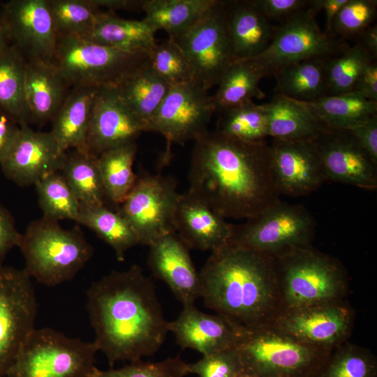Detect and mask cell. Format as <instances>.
Wrapping results in <instances>:
<instances>
[{
  "label": "cell",
  "instance_id": "cell-1",
  "mask_svg": "<svg viewBox=\"0 0 377 377\" xmlns=\"http://www.w3.org/2000/svg\"><path fill=\"white\" fill-rule=\"evenodd\" d=\"M189 191L226 219L248 220L280 200L269 145L207 131L194 141Z\"/></svg>",
  "mask_w": 377,
  "mask_h": 377
},
{
  "label": "cell",
  "instance_id": "cell-2",
  "mask_svg": "<svg viewBox=\"0 0 377 377\" xmlns=\"http://www.w3.org/2000/svg\"><path fill=\"white\" fill-rule=\"evenodd\" d=\"M87 309L98 351L110 368L155 354L169 332L155 286L138 265L113 270L87 290Z\"/></svg>",
  "mask_w": 377,
  "mask_h": 377
},
{
  "label": "cell",
  "instance_id": "cell-3",
  "mask_svg": "<svg viewBox=\"0 0 377 377\" xmlns=\"http://www.w3.org/2000/svg\"><path fill=\"white\" fill-rule=\"evenodd\" d=\"M205 306L242 330L271 325L281 313L274 258L228 243L199 272Z\"/></svg>",
  "mask_w": 377,
  "mask_h": 377
},
{
  "label": "cell",
  "instance_id": "cell-4",
  "mask_svg": "<svg viewBox=\"0 0 377 377\" xmlns=\"http://www.w3.org/2000/svg\"><path fill=\"white\" fill-rule=\"evenodd\" d=\"M274 258L281 312L346 300L348 273L335 257L311 245Z\"/></svg>",
  "mask_w": 377,
  "mask_h": 377
},
{
  "label": "cell",
  "instance_id": "cell-5",
  "mask_svg": "<svg viewBox=\"0 0 377 377\" xmlns=\"http://www.w3.org/2000/svg\"><path fill=\"white\" fill-rule=\"evenodd\" d=\"M31 278L46 286L73 279L91 259L93 246L78 226L64 229L44 217L31 221L17 244Z\"/></svg>",
  "mask_w": 377,
  "mask_h": 377
},
{
  "label": "cell",
  "instance_id": "cell-6",
  "mask_svg": "<svg viewBox=\"0 0 377 377\" xmlns=\"http://www.w3.org/2000/svg\"><path fill=\"white\" fill-rule=\"evenodd\" d=\"M235 348L243 368L260 377H316L333 350L303 343L272 325L243 330Z\"/></svg>",
  "mask_w": 377,
  "mask_h": 377
},
{
  "label": "cell",
  "instance_id": "cell-7",
  "mask_svg": "<svg viewBox=\"0 0 377 377\" xmlns=\"http://www.w3.org/2000/svg\"><path fill=\"white\" fill-rule=\"evenodd\" d=\"M71 88L116 87L149 62V53L131 52L83 38L58 36L51 61Z\"/></svg>",
  "mask_w": 377,
  "mask_h": 377
},
{
  "label": "cell",
  "instance_id": "cell-8",
  "mask_svg": "<svg viewBox=\"0 0 377 377\" xmlns=\"http://www.w3.org/2000/svg\"><path fill=\"white\" fill-rule=\"evenodd\" d=\"M94 341L71 338L54 329L34 328L6 377H89L96 369Z\"/></svg>",
  "mask_w": 377,
  "mask_h": 377
},
{
  "label": "cell",
  "instance_id": "cell-9",
  "mask_svg": "<svg viewBox=\"0 0 377 377\" xmlns=\"http://www.w3.org/2000/svg\"><path fill=\"white\" fill-rule=\"evenodd\" d=\"M316 222L303 205L279 200L254 218L232 226L229 243L272 257L312 245Z\"/></svg>",
  "mask_w": 377,
  "mask_h": 377
},
{
  "label": "cell",
  "instance_id": "cell-10",
  "mask_svg": "<svg viewBox=\"0 0 377 377\" xmlns=\"http://www.w3.org/2000/svg\"><path fill=\"white\" fill-rule=\"evenodd\" d=\"M309 7L276 26L268 47L249 59L267 75L290 64L313 58H329L341 54L349 45L346 40L323 31Z\"/></svg>",
  "mask_w": 377,
  "mask_h": 377
},
{
  "label": "cell",
  "instance_id": "cell-11",
  "mask_svg": "<svg viewBox=\"0 0 377 377\" xmlns=\"http://www.w3.org/2000/svg\"><path fill=\"white\" fill-rule=\"evenodd\" d=\"M173 39L189 64L193 81L207 90L217 85L237 60L227 25L226 1L216 0L196 24Z\"/></svg>",
  "mask_w": 377,
  "mask_h": 377
},
{
  "label": "cell",
  "instance_id": "cell-12",
  "mask_svg": "<svg viewBox=\"0 0 377 377\" xmlns=\"http://www.w3.org/2000/svg\"><path fill=\"white\" fill-rule=\"evenodd\" d=\"M177 181L162 175L137 177L117 212L135 232L139 244L149 246L175 230V214L180 194Z\"/></svg>",
  "mask_w": 377,
  "mask_h": 377
},
{
  "label": "cell",
  "instance_id": "cell-13",
  "mask_svg": "<svg viewBox=\"0 0 377 377\" xmlns=\"http://www.w3.org/2000/svg\"><path fill=\"white\" fill-rule=\"evenodd\" d=\"M24 269L0 266V377H6L34 328L37 301Z\"/></svg>",
  "mask_w": 377,
  "mask_h": 377
},
{
  "label": "cell",
  "instance_id": "cell-14",
  "mask_svg": "<svg viewBox=\"0 0 377 377\" xmlns=\"http://www.w3.org/2000/svg\"><path fill=\"white\" fill-rule=\"evenodd\" d=\"M215 112L212 96L196 82L170 85L149 122L147 132L158 133L168 142L184 145L208 131Z\"/></svg>",
  "mask_w": 377,
  "mask_h": 377
},
{
  "label": "cell",
  "instance_id": "cell-15",
  "mask_svg": "<svg viewBox=\"0 0 377 377\" xmlns=\"http://www.w3.org/2000/svg\"><path fill=\"white\" fill-rule=\"evenodd\" d=\"M355 314L343 300L282 311L271 325L306 344L334 349L350 336Z\"/></svg>",
  "mask_w": 377,
  "mask_h": 377
},
{
  "label": "cell",
  "instance_id": "cell-16",
  "mask_svg": "<svg viewBox=\"0 0 377 377\" xmlns=\"http://www.w3.org/2000/svg\"><path fill=\"white\" fill-rule=\"evenodd\" d=\"M327 181L367 190L377 188V162L350 130L327 128L312 140Z\"/></svg>",
  "mask_w": 377,
  "mask_h": 377
},
{
  "label": "cell",
  "instance_id": "cell-17",
  "mask_svg": "<svg viewBox=\"0 0 377 377\" xmlns=\"http://www.w3.org/2000/svg\"><path fill=\"white\" fill-rule=\"evenodd\" d=\"M0 13L12 45L26 61H52L58 34L47 0H10Z\"/></svg>",
  "mask_w": 377,
  "mask_h": 377
},
{
  "label": "cell",
  "instance_id": "cell-18",
  "mask_svg": "<svg viewBox=\"0 0 377 377\" xmlns=\"http://www.w3.org/2000/svg\"><path fill=\"white\" fill-rule=\"evenodd\" d=\"M268 145L272 173L281 195H306L327 181L312 140L272 139Z\"/></svg>",
  "mask_w": 377,
  "mask_h": 377
},
{
  "label": "cell",
  "instance_id": "cell-19",
  "mask_svg": "<svg viewBox=\"0 0 377 377\" xmlns=\"http://www.w3.org/2000/svg\"><path fill=\"white\" fill-rule=\"evenodd\" d=\"M144 132L140 122L120 96L116 87L98 89L92 105L86 149L99 156L124 144L136 142Z\"/></svg>",
  "mask_w": 377,
  "mask_h": 377
},
{
  "label": "cell",
  "instance_id": "cell-20",
  "mask_svg": "<svg viewBox=\"0 0 377 377\" xmlns=\"http://www.w3.org/2000/svg\"><path fill=\"white\" fill-rule=\"evenodd\" d=\"M64 155L50 132L36 131L22 124L0 165L7 179L25 187L34 185L47 174L59 171Z\"/></svg>",
  "mask_w": 377,
  "mask_h": 377
},
{
  "label": "cell",
  "instance_id": "cell-21",
  "mask_svg": "<svg viewBox=\"0 0 377 377\" xmlns=\"http://www.w3.org/2000/svg\"><path fill=\"white\" fill-rule=\"evenodd\" d=\"M147 258L153 276L164 281L183 306L200 297V280L189 248L176 232L163 235L149 246Z\"/></svg>",
  "mask_w": 377,
  "mask_h": 377
},
{
  "label": "cell",
  "instance_id": "cell-22",
  "mask_svg": "<svg viewBox=\"0 0 377 377\" xmlns=\"http://www.w3.org/2000/svg\"><path fill=\"white\" fill-rule=\"evenodd\" d=\"M174 225L189 249L211 252L229 243L233 226L189 191L179 195Z\"/></svg>",
  "mask_w": 377,
  "mask_h": 377
},
{
  "label": "cell",
  "instance_id": "cell-23",
  "mask_svg": "<svg viewBox=\"0 0 377 377\" xmlns=\"http://www.w3.org/2000/svg\"><path fill=\"white\" fill-rule=\"evenodd\" d=\"M183 306L179 316L168 324L169 332L182 349H193L203 356L235 347L243 330L219 315L198 310L194 304Z\"/></svg>",
  "mask_w": 377,
  "mask_h": 377
},
{
  "label": "cell",
  "instance_id": "cell-24",
  "mask_svg": "<svg viewBox=\"0 0 377 377\" xmlns=\"http://www.w3.org/2000/svg\"><path fill=\"white\" fill-rule=\"evenodd\" d=\"M71 88L52 61H27L24 97L30 123L51 121Z\"/></svg>",
  "mask_w": 377,
  "mask_h": 377
},
{
  "label": "cell",
  "instance_id": "cell-25",
  "mask_svg": "<svg viewBox=\"0 0 377 377\" xmlns=\"http://www.w3.org/2000/svg\"><path fill=\"white\" fill-rule=\"evenodd\" d=\"M227 25L237 60L253 59L269 45L276 28L250 0L226 1Z\"/></svg>",
  "mask_w": 377,
  "mask_h": 377
},
{
  "label": "cell",
  "instance_id": "cell-26",
  "mask_svg": "<svg viewBox=\"0 0 377 377\" xmlns=\"http://www.w3.org/2000/svg\"><path fill=\"white\" fill-rule=\"evenodd\" d=\"M98 90L88 87L71 88L52 118L50 133L64 153L71 149L87 150L90 114Z\"/></svg>",
  "mask_w": 377,
  "mask_h": 377
},
{
  "label": "cell",
  "instance_id": "cell-27",
  "mask_svg": "<svg viewBox=\"0 0 377 377\" xmlns=\"http://www.w3.org/2000/svg\"><path fill=\"white\" fill-rule=\"evenodd\" d=\"M263 105L272 139L312 140L327 128L302 103L281 94Z\"/></svg>",
  "mask_w": 377,
  "mask_h": 377
},
{
  "label": "cell",
  "instance_id": "cell-28",
  "mask_svg": "<svg viewBox=\"0 0 377 377\" xmlns=\"http://www.w3.org/2000/svg\"><path fill=\"white\" fill-rule=\"evenodd\" d=\"M82 38L131 52L149 53L156 44L155 33L142 20L121 18L110 11H103L93 29Z\"/></svg>",
  "mask_w": 377,
  "mask_h": 377
},
{
  "label": "cell",
  "instance_id": "cell-29",
  "mask_svg": "<svg viewBox=\"0 0 377 377\" xmlns=\"http://www.w3.org/2000/svg\"><path fill=\"white\" fill-rule=\"evenodd\" d=\"M170 87L149 62L116 86L124 103L140 122L144 132H147L149 122Z\"/></svg>",
  "mask_w": 377,
  "mask_h": 377
},
{
  "label": "cell",
  "instance_id": "cell-30",
  "mask_svg": "<svg viewBox=\"0 0 377 377\" xmlns=\"http://www.w3.org/2000/svg\"><path fill=\"white\" fill-rule=\"evenodd\" d=\"M216 0H143L142 20L156 34L158 30L175 38L196 24Z\"/></svg>",
  "mask_w": 377,
  "mask_h": 377
},
{
  "label": "cell",
  "instance_id": "cell-31",
  "mask_svg": "<svg viewBox=\"0 0 377 377\" xmlns=\"http://www.w3.org/2000/svg\"><path fill=\"white\" fill-rule=\"evenodd\" d=\"M301 103L330 129L351 130L377 115V103L356 91Z\"/></svg>",
  "mask_w": 377,
  "mask_h": 377
},
{
  "label": "cell",
  "instance_id": "cell-32",
  "mask_svg": "<svg viewBox=\"0 0 377 377\" xmlns=\"http://www.w3.org/2000/svg\"><path fill=\"white\" fill-rule=\"evenodd\" d=\"M267 76L264 71L251 59L234 61L221 78L218 89L212 96L215 112H221L253 98L262 99L260 80Z\"/></svg>",
  "mask_w": 377,
  "mask_h": 377
},
{
  "label": "cell",
  "instance_id": "cell-33",
  "mask_svg": "<svg viewBox=\"0 0 377 377\" xmlns=\"http://www.w3.org/2000/svg\"><path fill=\"white\" fill-rule=\"evenodd\" d=\"M59 171L81 206L105 205L106 195L98 156L87 150H68L64 153Z\"/></svg>",
  "mask_w": 377,
  "mask_h": 377
},
{
  "label": "cell",
  "instance_id": "cell-34",
  "mask_svg": "<svg viewBox=\"0 0 377 377\" xmlns=\"http://www.w3.org/2000/svg\"><path fill=\"white\" fill-rule=\"evenodd\" d=\"M327 58L294 63L273 73L279 94L300 102H311L327 96Z\"/></svg>",
  "mask_w": 377,
  "mask_h": 377
},
{
  "label": "cell",
  "instance_id": "cell-35",
  "mask_svg": "<svg viewBox=\"0 0 377 377\" xmlns=\"http://www.w3.org/2000/svg\"><path fill=\"white\" fill-rule=\"evenodd\" d=\"M77 223L93 230L112 249L120 262L124 260L127 251L140 244L135 232L125 219L105 205L81 206Z\"/></svg>",
  "mask_w": 377,
  "mask_h": 377
},
{
  "label": "cell",
  "instance_id": "cell-36",
  "mask_svg": "<svg viewBox=\"0 0 377 377\" xmlns=\"http://www.w3.org/2000/svg\"><path fill=\"white\" fill-rule=\"evenodd\" d=\"M26 62L13 45L0 51V110L20 125L30 124L24 97Z\"/></svg>",
  "mask_w": 377,
  "mask_h": 377
},
{
  "label": "cell",
  "instance_id": "cell-37",
  "mask_svg": "<svg viewBox=\"0 0 377 377\" xmlns=\"http://www.w3.org/2000/svg\"><path fill=\"white\" fill-rule=\"evenodd\" d=\"M136 142L110 149L98 156V166L106 199L119 206L133 188L137 176L133 165Z\"/></svg>",
  "mask_w": 377,
  "mask_h": 377
},
{
  "label": "cell",
  "instance_id": "cell-38",
  "mask_svg": "<svg viewBox=\"0 0 377 377\" xmlns=\"http://www.w3.org/2000/svg\"><path fill=\"white\" fill-rule=\"evenodd\" d=\"M43 217L78 221L81 205L60 171L47 174L34 184Z\"/></svg>",
  "mask_w": 377,
  "mask_h": 377
},
{
  "label": "cell",
  "instance_id": "cell-39",
  "mask_svg": "<svg viewBox=\"0 0 377 377\" xmlns=\"http://www.w3.org/2000/svg\"><path fill=\"white\" fill-rule=\"evenodd\" d=\"M219 114L216 130L226 136L249 142L265 141L268 137L263 104L250 101Z\"/></svg>",
  "mask_w": 377,
  "mask_h": 377
},
{
  "label": "cell",
  "instance_id": "cell-40",
  "mask_svg": "<svg viewBox=\"0 0 377 377\" xmlns=\"http://www.w3.org/2000/svg\"><path fill=\"white\" fill-rule=\"evenodd\" d=\"M376 61L359 42L350 46L341 54L327 58L325 70L327 96L353 91L355 85L367 66Z\"/></svg>",
  "mask_w": 377,
  "mask_h": 377
},
{
  "label": "cell",
  "instance_id": "cell-41",
  "mask_svg": "<svg viewBox=\"0 0 377 377\" xmlns=\"http://www.w3.org/2000/svg\"><path fill=\"white\" fill-rule=\"evenodd\" d=\"M58 36L84 37L103 10L93 0H47Z\"/></svg>",
  "mask_w": 377,
  "mask_h": 377
},
{
  "label": "cell",
  "instance_id": "cell-42",
  "mask_svg": "<svg viewBox=\"0 0 377 377\" xmlns=\"http://www.w3.org/2000/svg\"><path fill=\"white\" fill-rule=\"evenodd\" d=\"M375 356L367 348L346 341L332 351L316 377H376Z\"/></svg>",
  "mask_w": 377,
  "mask_h": 377
},
{
  "label": "cell",
  "instance_id": "cell-43",
  "mask_svg": "<svg viewBox=\"0 0 377 377\" xmlns=\"http://www.w3.org/2000/svg\"><path fill=\"white\" fill-rule=\"evenodd\" d=\"M149 62L170 85L193 80L184 54L172 38L155 45L149 53Z\"/></svg>",
  "mask_w": 377,
  "mask_h": 377
},
{
  "label": "cell",
  "instance_id": "cell-44",
  "mask_svg": "<svg viewBox=\"0 0 377 377\" xmlns=\"http://www.w3.org/2000/svg\"><path fill=\"white\" fill-rule=\"evenodd\" d=\"M377 16L376 0H348L335 17L332 34L346 39L357 40Z\"/></svg>",
  "mask_w": 377,
  "mask_h": 377
},
{
  "label": "cell",
  "instance_id": "cell-45",
  "mask_svg": "<svg viewBox=\"0 0 377 377\" xmlns=\"http://www.w3.org/2000/svg\"><path fill=\"white\" fill-rule=\"evenodd\" d=\"M189 374L188 363L179 356L157 362H132L119 369L95 371V377H184Z\"/></svg>",
  "mask_w": 377,
  "mask_h": 377
},
{
  "label": "cell",
  "instance_id": "cell-46",
  "mask_svg": "<svg viewBox=\"0 0 377 377\" xmlns=\"http://www.w3.org/2000/svg\"><path fill=\"white\" fill-rule=\"evenodd\" d=\"M243 365L235 347L203 355L194 363H188V373L198 377H233L243 370Z\"/></svg>",
  "mask_w": 377,
  "mask_h": 377
},
{
  "label": "cell",
  "instance_id": "cell-47",
  "mask_svg": "<svg viewBox=\"0 0 377 377\" xmlns=\"http://www.w3.org/2000/svg\"><path fill=\"white\" fill-rule=\"evenodd\" d=\"M251 4L269 22H285L306 8L311 0H250Z\"/></svg>",
  "mask_w": 377,
  "mask_h": 377
},
{
  "label": "cell",
  "instance_id": "cell-48",
  "mask_svg": "<svg viewBox=\"0 0 377 377\" xmlns=\"http://www.w3.org/2000/svg\"><path fill=\"white\" fill-rule=\"evenodd\" d=\"M21 233L15 226L13 216L10 212L0 205V266L3 265V261L8 252L17 246Z\"/></svg>",
  "mask_w": 377,
  "mask_h": 377
},
{
  "label": "cell",
  "instance_id": "cell-49",
  "mask_svg": "<svg viewBox=\"0 0 377 377\" xmlns=\"http://www.w3.org/2000/svg\"><path fill=\"white\" fill-rule=\"evenodd\" d=\"M350 131L373 160L377 162V115Z\"/></svg>",
  "mask_w": 377,
  "mask_h": 377
},
{
  "label": "cell",
  "instance_id": "cell-50",
  "mask_svg": "<svg viewBox=\"0 0 377 377\" xmlns=\"http://www.w3.org/2000/svg\"><path fill=\"white\" fill-rule=\"evenodd\" d=\"M20 131V125L10 114L0 110V163L10 151Z\"/></svg>",
  "mask_w": 377,
  "mask_h": 377
},
{
  "label": "cell",
  "instance_id": "cell-51",
  "mask_svg": "<svg viewBox=\"0 0 377 377\" xmlns=\"http://www.w3.org/2000/svg\"><path fill=\"white\" fill-rule=\"evenodd\" d=\"M353 91L377 103V62L369 64L359 77Z\"/></svg>",
  "mask_w": 377,
  "mask_h": 377
},
{
  "label": "cell",
  "instance_id": "cell-52",
  "mask_svg": "<svg viewBox=\"0 0 377 377\" xmlns=\"http://www.w3.org/2000/svg\"><path fill=\"white\" fill-rule=\"evenodd\" d=\"M348 0H311L309 7L318 14L322 10L325 13V31L332 34L333 21L342 6Z\"/></svg>",
  "mask_w": 377,
  "mask_h": 377
},
{
  "label": "cell",
  "instance_id": "cell-53",
  "mask_svg": "<svg viewBox=\"0 0 377 377\" xmlns=\"http://www.w3.org/2000/svg\"><path fill=\"white\" fill-rule=\"evenodd\" d=\"M100 8H106L108 11L142 10L143 0H93Z\"/></svg>",
  "mask_w": 377,
  "mask_h": 377
},
{
  "label": "cell",
  "instance_id": "cell-54",
  "mask_svg": "<svg viewBox=\"0 0 377 377\" xmlns=\"http://www.w3.org/2000/svg\"><path fill=\"white\" fill-rule=\"evenodd\" d=\"M356 42L360 43L371 55L377 59V24H374L367 28Z\"/></svg>",
  "mask_w": 377,
  "mask_h": 377
},
{
  "label": "cell",
  "instance_id": "cell-55",
  "mask_svg": "<svg viewBox=\"0 0 377 377\" xmlns=\"http://www.w3.org/2000/svg\"><path fill=\"white\" fill-rule=\"evenodd\" d=\"M12 45L10 31L0 13V51Z\"/></svg>",
  "mask_w": 377,
  "mask_h": 377
},
{
  "label": "cell",
  "instance_id": "cell-56",
  "mask_svg": "<svg viewBox=\"0 0 377 377\" xmlns=\"http://www.w3.org/2000/svg\"><path fill=\"white\" fill-rule=\"evenodd\" d=\"M233 377H260V376L246 369L242 370Z\"/></svg>",
  "mask_w": 377,
  "mask_h": 377
},
{
  "label": "cell",
  "instance_id": "cell-57",
  "mask_svg": "<svg viewBox=\"0 0 377 377\" xmlns=\"http://www.w3.org/2000/svg\"><path fill=\"white\" fill-rule=\"evenodd\" d=\"M96 369H97V368H96ZM96 369L93 371V373H92L91 374L89 375V377H95V371H96Z\"/></svg>",
  "mask_w": 377,
  "mask_h": 377
}]
</instances>
